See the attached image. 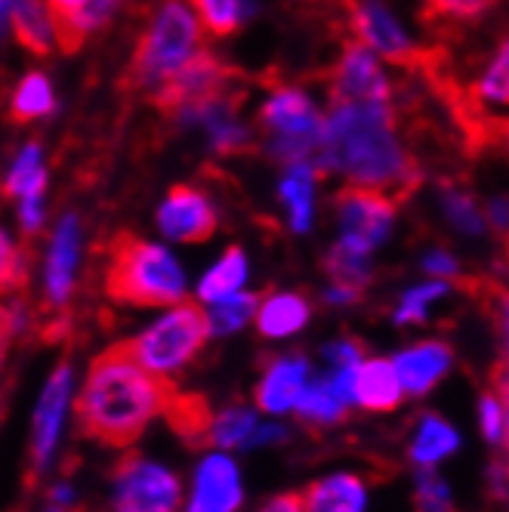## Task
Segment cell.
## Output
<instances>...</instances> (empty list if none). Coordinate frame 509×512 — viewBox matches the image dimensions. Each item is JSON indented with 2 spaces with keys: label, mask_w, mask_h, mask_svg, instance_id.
Returning <instances> with one entry per match:
<instances>
[{
  "label": "cell",
  "mask_w": 509,
  "mask_h": 512,
  "mask_svg": "<svg viewBox=\"0 0 509 512\" xmlns=\"http://www.w3.org/2000/svg\"><path fill=\"white\" fill-rule=\"evenodd\" d=\"M321 167L343 170L355 186L402 201L420 182V170L398 145L392 108L383 102H334L324 121Z\"/></svg>",
  "instance_id": "cell-1"
},
{
  "label": "cell",
  "mask_w": 509,
  "mask_h": 512,
  "mask_svg": "<svg viewBox=\"0 0 509 512\" xmlns=\"http://www.w3.org/2000/svg\"><path fill=\"white\" fill-rule=\"evenodd\" d=\"M173 395L164 377L145 371L130 349L118 343L90 364L78 398V420L99 445L124 448L136 442L158 414H167Z\"/></svg>",
  "instance_id": "cell-2"
},
{
  "label": "cell",
  "mask_w": 509,
  "mask_h": 512,
  "mask_svg": "<svg viewBox=\"0 0 509 512\" xmlns=\"http://www.w3.org/2000/svg\"><path fill=\"white\" fill-rule=\"evenodd\" d=\"M105 290L115 303L161 309L183 300L186 275L167 247L133 235H118L105 272Z\"/></svg>",
  "instance_id": "cell-3"
},
{
  "label": "cell",
  "mask_w": 509,
  "mask_h": 512,
  "mask_svg": "<svg viewBox=\"0 0 509 512\" xmlns=\"http://www.w3.org/2000/svg\"><path fill=\"white\" fill-rule=\"evenodd\" d=\"M198 47H201V31L195 13L183 4H164L155 22L139 38L127 75L139 87H161L167 78H173L179 68L201 53Z\"/></svg>",
  "instance_id": "cell-4"
},
{
  "label": "cell",
  "mask_w": 509,
  "mask_h": 512,
  "mask_svg": "<svg viewBox=\"0 0 509 512\" xmlns=\"http://www.w3.org/2000/svg\"><path fill=\"white\" fill-rule=\"evenodd\" d=\"M207 337H210L207 312H201L192 303H179L167 315H161L155 324L145 327L142 334L127 340L124 346L145 371H152L158 377H170L179 368H186L201 352Z\"/></svg>",
  "instance_id": "cell-5"
},
{
  "label": "cell",
  "mask_w": 509,
  "mask_h": 512,
  "mask_svg": "<svg viewBox=\"0 0 509 512\" xmlns=\"http://www.w3.org/2000/svg\"><path fill=\"white\" fill-rule=\"evenodd\" d=\"M235 81H238V75L229 65H223L216 56L198 53L192 62H186L173 78H167L158 87L155 102H158L161 112L183 118V115L195 112V108H201L213 99L232 96Z\"/></svg>",
  "instance_id": "cell-6"
},
{
  "label": "cell",
  "mask_w": 509,
  "mask_h": 512,
  "mask_svg": "<svg viewBox=\"0 0 509 512\" xmlns=\"http://www.w3.org/2000/svg\"><path fill=\"white\" fill-rule=\"evenodd\" d=\"M183 485L176 475L142 457H127L115 469V512H176Z\"/></svg>",
  "instance_id": "cell-7"
},
{
  "label": "cell",
  "mask_w": 509,
  "mask_h": 512,
  "mask_svg": "<svg viewBox=\"0 0 509 512\" xmlns=\"http://www.w3.org/2000/svg\"><path fill=\"white\" fill-rule=\"evenodd\" d=\"M337 213H340V244L368 256L392 226L395 198L377 189L349 186L337 195Z\"/></svg>",
  "instance_id": "cell-8"
},
{
  "label": "cell",
  "mask_w": 509,
  "mask_h": 512,
  "mask_svg": "<svg viewBox=\"0 0 509 512\" xmlns=\"http://www.w3.org/2000/svg\"><path fill=\"white\" fill-rule=\"evenodd\" d=\"M349 16V31L355 34V41L361 47H368L371 53L395 62V65H414L417 62V47L408 34L398 25V19L380 7L377 0H349L346 4Z\"/></svg>",
  "instance_id": "cell-9"
},
{
  "label": "cell",
  "mask_w": 509,
  "mask_h": 512,
  "mask_svg": "<svg viewBox=\"0 0 509 512\" xmlns=\"http://www.w3.org/2000/svg\"><path fill=\"white\" fill-rule=\"evenodd\" d=\"M68 398H71V368L68 364H59L38 398V411H34L31 460L38 469H47V463L53 460V451L59 445V432L65 423V411H68Z\"/></svg>",
  "instance_id": "cell-10"
},
{
  "label": "cell",
  "mask_w": 509,
  "mask_h": 512,
  "mask_svg": "<svg viewBox=\"0 0 509 512\" xmlns=\"http://www.w3.org/2000/svg\"><path fill=\"white\" fill-rule=\"evenodd\" d=\"M158 226L173 241L198 244V241H207L213 235L216 213L198 189L173 186L170 195L164 198L161 210H158Z\"/></svg>",
  "instance_id": "cell-11"
},
{
  "label": "cell",
  "mask_w": 509,
  "mask_h": 512,
  "mask_svg": "<svg viewBox=\"0 0 509 512\" xmlns=\"http://www.w3.org/2000/svg\"><path fill=\"white\" fill-rule=\"evenodd\" d=\"M392 90L377 65L374 53L361 44H352L334 68V102H383L389 105Z\"/></svg>",
  "instance_id": "cell-12"
},
{
  "label": "cell",
  "mask_w": 509,
  "mask_h": 512,
  "mask_svg": "<svg viewBox=\"0 0 509 512\" xmlns=\"http://www.w3.org/2000/svg\"><path fill=\"white\" fill-rule=\"evenodd\" d=\"M244 500L241 472L229 454H210L201 460L186 512H235Z\"/></svg>",
  "instance_id": "cell-13"
},
{
  "label": "cell",
  "mask_w": 509,
  "mask_h": 512,
  "mask_svg": "<svg viewBox=\"0 0 509 512\" xmlns=\"http://www.w3.org/2000/svg\"><path fill=\"white\" fill-rule=\"evenodd\" d=\"M78 250H81V229H78V219L75 216H65L56 235H53V244H50V253H47V275H44V284H47V300L62 306L71 294V284H75V269H78Z\"/></svg>",
  "instance_id": "cell-14"
},
{
  "label": "cell",
  "mask_w": 509,
  "mask_h": 512,
  "mask_svg": "<svg viewBox=\"0 0 509 512\" xmlns=\"http://www.w3.org/2000/svg\"><path fill=\"white\" fill-rule=\"evenodd\" d=\"M309 386V364L303 358H278L257 386V405L266 414H284L300 405Z\"/></svg>",
  "instance_id": "cell-15"
},
{
  "label": "cell",
  "mask_w": 509,
  "mask_h": 512,
  "mask_svg": "<svg viewBox=\"0 0 509 512\" xmlns=\"http://www.w3.org/2000/svg\"><path fill=\"white\" fill-rule=\"evenodd\" d=\"M395 371L402 380L405 392L426 395L435 383H439L451 368V349L445 343H417L395 355Z\"/></svg>",
  "instance_id": "cell-16"
},
{
  "label": "cell",
  "mask_w": 509,
  "mask_h": 512,
  "mask_svg": "<svg viewBox=\"0 0 509 512\" xmlns=\"http://www.w3.org/2000/svg\"><path fill=\"white\" fill-rule=\"evenodd\" d=\"M402 395H405V386L398 380V371L392 361L374 358L358 368L355 405L368 408V411H395L402 405Z\"/></svg>",
  "instance_id": "cell-17"
},
{
  "label": "cell",
  "mask_w": 509,
  "mask_h": 512,
  "mask_svg": "<svg viewBox=\"0 0 509 512\" xmlns=\"http://www.w3.org/2000/svg\"><path fill=\"white\" fill-rule=\"evenodd\" d=\"M303 500H306V512H365L368 491L358 475L337 472L309 485Z\"/></svg>",
  "instance_id": "cell-18"
},
{
  "label": "cell",
  "mask_w": 509,
  "mask_h": 512,
  "mask_svg": "<svg viewBox=\"0 0 509 512\" xmlns=\"http://www.w3.org/2000/svg\"><path fill=\"white\" fill-rule=\"evenodd\" d=\"M4 13L10 16L16 41L34 53V56H47L50 53V38H53V19L41 7V0H4Z\"/></svg>",
  "instance_id": "cell-19"
},
{
  "label": "cell",
  "mask_w": 509,
  "mask_h": 512,
  "mask_svg": "<svg viewBox=\"0 0 509 512\" xmlns=\"http://www.w3.org/2000/svg\"><path fill=\"white\" fill-rule=\"evenodd\" d=\"M115 7H118V0H90V4H84V7H78V10H59V13H50L59 47H62L65 53L81 50V44L90 38V31L99 28L108 16H112Z\"/></svg>",
  "instance_id": "cell-20"
},
{
  "label": "cell",
  "mask_w": 509,
  "mask_h": 512,
  "mask_svg": "<svg viewBox=\"0 0 509 512\" xmlns=\"http://www.w3.org/2000/svg\"><path fill=\"white\" fill-rule=\"evenodd\" d=\"M309 321V303L297 294H275L257 312V327L263 337H290L303 331Z\"/></svg>",
  "instance_id": "cell-21"
},
{
  "label": "cell",
  "mask_w": 509,
  "mask_h": 512,
  "mask_svg": "<svg viewBox=\"0 0 509 512\" xmlns=\"http://www.w3.org/2000/svg\"><path fill=\"white\" fill-rule=\"evenodd\" d=\"M312 198H315V167L290 164L281 179V201L294 232H306L312 223Z\"/></svg>",
  "instance_id": "cell-22"
},
{
  "label": "cell",
  "mask_w": 509,
  "mask_h": 512,
  "mask_svg": "<svg viewBox=\"0 0 509 512\" xmlns=\"http://www.w3.org/2000/svg\"><path fill=\"white\" fill-rule=\"evenodd\" d=\"M247 281V260L238 247H229L220 260L210 266V272L201 278L198 284V297L204 303H216V300H226L241 294V287Z\"/></svg>",
  "instance_id": "cell-23"
},
{
  "label": "cell",
  "mask_w": 509,
  "mask_h": 512,
  "mask_svg": "<svg viewBox=\"0 0 509 512\" xmlns=\"http://www.w3.org/2000/svg\"><path fill=\"white\" fill-rule=\"evenodd\" d=\"M167 420L173 432H179L192 448L210 445V429H213V411L207 408V401L198 395H173Z\"/></svg>",
  "instance_id": "cell-24"
},
{
  "label": "cell",
  "mask_w": 509,
  "mask_h": 512,
  "mask_svg": "<svg viewBox=\"0 0 509 512\" xmlns=\"http://www.w3.org/2000/svg\"><path fill=\"white\" fill-rule=\"evenodd\" d=\"M457 432L451 423H445L442 417L426 414L414 432V445H411V460L417 466H435L439 460H445L448 454L457 451Z\"/></svg>",
  "instance_id": "cell-25"
},
{
  "label": "cell",
  "mask_w": 509,
  "mask_h": 512,
  "mask_svg": "<svg viewBox=\"0 0 509 512\" xmlns=\"http://www.w3.org/2000/svg\"><path fill=\"white\" fill-rule=\"evenodd\" d=\"M53 108H56V96H53L50 81L41 75V71L25 75L13 93V121H19V124L38 121V118H47Z\"/></svg>",
  "instance_id": "cell-26"
},
{
  "label": "cell",
  "mask_w": 509,
  "mask_h": 512,
  "mask_svg": "<svg viewBox=\"0 0 509 512\" xmlns=\"http://www.w3.org/2000/svg\"><path fill=\"white\" fill-rule=\"evenodd\" d=\"M257 432H260L257 414L247 411V408H226L213 417L210 445H216V448H250Z\"/></svg>",
  "instance_id": "cell-27"
},
{
  "label": "cell",
  "mask_w": 509,
  "mask_h": 512,
  "mask_svg": "<svg viewBox=\"0 0 509 512\" xmlns=\"http://www.w3.org/2000/svg\"><path fill=\"white\" fill-rule=\"evenodd\" d=\"M306 423H318V426H327V423H337L343 420L346 414V401L340 398V392L334 389L331 380H315L312 386H306L300 405L294 408Z\"/></svg>",
  "instance_id": "cell-28"
},
{
  "label": "cell",
  "mask_w": 509,
  "mask_h": 512,
  "mask_svg": "<svg viewBox=\"0 0 509 512\" xmlns=\"http://www.w3.org/2000/svg\"><path fill=\"white\" fill-rule=\"evenodd\" d=\"M192 7H195L201 25L210 34H220V38L223 34H232L244 16L257 10L253 0H192Z\"/></svg>",
  "instance_id": "cell-29"
},
{
  "label": "cell",
  "mask_w": 509,
  "mask_h": 512,
  "mask_svg": "<svg viewBox=\"0 0 509 512\" xmlns=\"http://www.w3.org/2000/svg\"><path fill=\"white\" fill-rule=\"evenodd\" d=\"M44 182H47V173L41 164V145H25L22 155L10 167L7 195H16V198L44 195Z\"/></svg>",
  "instance_id": "cell-30"
},
{
  "label": "cell",
  "mask_w": 509,
  "mask_h": 512,
  "mask_svg": "<svg viewBox=\"0 0 509 512\" xmlns=\"http://www.w3.org/2000/svg\"><path fill=\"white\" fill-rule=\"evenodd\" d=\"M324 269L331 275V287H343V290H352V294H361V287L368 284V256H361L343 244H337L331 253H327Z\"/></svg>",
  "instance_id": "cell-31"
},
{
  "label": "cell",
  "mask_w": 509,
  "mask_h": 512,
  "mask_svg": "<svg viewBox=\"0 0 509 512\" xmlns=\"http://www.w3.org/2000/svg\"><path fill=\"white\" fill-rule=\"evenodd\" d=\"M257 312L260 309H257V297L253 294H235L226 300H216V303H210V312H207L210 334H216V337L235 334L238 327H244Z\"/></svg>",
  "instance_id": "cell-32"
},
{
  "label": "cell",
  "mask_w": 509,
  "mask_h": 512,
  "mask_svg": "<svg viewBox=\"0 0 509 512\" xmlns=\"http://www.w3.org/2000/svg\"><path fill=\"white\" fill-rule=\"evenodd\" d=\"M448 294V284L445 281H429V284H420V287H411L408 294L402 297L395 309V321L398 324H414V321H423L426 318V309L429 303L442 300Z\"/></svg>",
  "instance_id": "cell-33"
},
{
  "label": "cell",
  "mask_w": 509,
  "mask_h": 512,
  "mask_svg": "<svg viewBox=\"0 0 509 512\" xmlns=\"http://www.w3.org/2000/svg\"><path fill=\"white\" fill-rule=\"evenodd\" d=\"M445 210L451 216V223L466 232V235H482L485 232V213L476 207L469 195H460V192H448L445 195Z\"/></svg>",
  "instance_id": "cell-34"
},
{
  "label": "cell",
  "mask_w": 509,
  "mask_h": 512,
  "mask_svg": "<svg viewBox=\"0 0 509 512\" xmlns=\"http://www.w3.org/2000/svg\"><path fill=\"white\" fill-rule=\"evenodd\" d=\"M479 99L482 102H500L509 105V59L503 53H497V59L491 62V68L485 71V78L479 81Z\"/></svg>",
  "instance_id": "cell-35"
},
{
  "label": "cell",
  "mask_w": 509,
  "mask_h": 512,
  "mask_svg": "<svg viewBox=\"0 0 509 512\" xmlns=\"http://www.w3.org/2000/svg\"><path fill=\"white\" fill-rule=\"evenodd\" d=\"M451 494L448 485L435 472H420L417 475V509L420 512H448Z\"/></svg>",
  "instance_id": "cell-36"
},
{
  "label": "cell",
  "mask_w": 509,
  "mask_h": 512,
  "mask_svg": "<svg viewBox=\"0 0 509 512\" xmlns=\"http://www.w3.org/2000/svg\"><path fill=\"white\" fill-rule=\"evenodd\" d=\"M494 4L497 0H426V7L435 16H451V19H476Z\"/></svg>",
  "instance_id": "cell-37"
},
{
  "label": "cell",
  "mask_w": 509,
  "mask_h": 512,
  "mask_svg": "<svg viewBox=\"0 0 509 512\" xmlns=\"http://www.w3.org/2000/svg\"><path fill=\"white\" fill-rule=\"evenodd\" d=\"M482 432L494 445L506 438V405H503L500 395H485L482 398Z\"/></svg>",
  "instance_id": "cell-38"
},
{
  "label": "cell",
  "mask_w": 509,
  "mask_h": 512,
  "mask_svg": "<svg viewBox=\"0 0 509 512\" xmlns=\"http://www.w3.org/2000/svg\"><path fill=\"white\" fill-rule=\"evenodd\" d=\"M28 275V260L19 247H13V241L4 235V287H22Z\"/></svg>",
  "instance_id": "cell-39"
},
{
  "label": "cell",
  "mask_w": 509,
  "mask_h": 512,
  "mask_svg": "<svg viewBox=\"0 0 509 512\" xmlns=\"http://www.w3.org/2000/svg\"><path fill=\"white\" fill-rule=\"evenodd\" d=\"M472 133H476L482 142L488 145H497V149H506L509 152V118H494V121H479L476 127H472Z\"/></svg>",
  "instance_id": "cell-40"
},
{
  "label": "cell",
  "mask_w": 509,
  "mask_h": 512,
  "mask_svg": "<svg viewBox=\"0 0 509 512\" xmlns=\"http://www.w3.org/2000/svg\"><path fill=\"white\" fill-rule=\"evenodd\" d=\"M19 223H22L25 232H38L44 226V201H41V195L22 198V204H19Z\"/></svg>",
  "instance_id": "cell-41"
},
{
  "label": "cell",
  "mask_w": 509,
  "mask_h": 512,
  "mask_svg": "<svg viewBox=\"0 0 509 512\" xmlns=\"http://www.w3.org/2000/svg\"><path fill=\"white\" fill-rule=\"evenodd\" d=\"M327 358H331L334 368H352V364H361V346L352 340H343L337 346H327Z\"/></svg>",
  "instance_id": "cell-42"
},
{
  "label": "cell",
  "mask_w": 509,
  "mask_h": 512,
  "mask_svg": "<svg viewBox=\"0 0 509 512\" xmlns=\"http://www.w3.org/2000/svg\"><path fill=\"white\" fill-rule=\"evenodd\" d=\"M423 269L432 272V275H439V278H454L457 275V260H454V256H448V253H442V250H435V253L426 256Z\"/></svg>",
  "instance_id": "cell-43"
},
{
  "label": "cell",
  "mask_w": 509,
  "mask_h": 512,
  "mask_svg": "<svg viewBox=\"0 0 509 512\" xmlns=\"http://www.w3.org/2000/svg\"><path fill=\"white\" fill-rule=\"evenodd\" d=\"M497 315H500V331H503V352H506V368H503V374H500V380L503 383H509V290L506 294H500V300H497Z\"/></svg>",
  "instance_id": "cell-44"
},
{
  "label": "cell",
  "mask_w": 509,
  "mask_h": 512,
  "mask_svg": "<svg viewBox=\"0 0 509 512\" xmlns=\"http://www.w3.org/2000/svg\"><path fill=\"white\" fill-rule=\"evenodd\" d=\"M260 512H306V500L303 494H278Z\"/></svg>",
  "instance_id": "cell-45"
},
{
  "label": "cell",
  "mask_w": 509,
  "mask_h": 512,
  "mask_svg": "<svg viewBox=\"0 0 509 512\" xmlns=\"http://www.w3.org/2000/svg\"><path fill=\"white\" fill-rule=\"evenodd\" d=\"M488 223L500 232H509V201L497 198L491 207H488Z\"/></svg>",
  "instance_id": "cell-46"
},
{
  "label": "cell",
  "mask_w": 509,
  "mask_h": 512,
  "mask_svg": "<svg viewBox=\"0 0 509 512\" xmlns=\"http://www.w3.org/2000/svg\"><path fill=\"white\" fill-rule=\"evenodd\" d=\"M90 4V0H50V13H59V10H78Z\"/></svg>",
  "instance_id": "cell-47"
},
{
  "label": "cell",
  "mask_w": 509,
  "mask_h": 512,
  "mask_svg": "<svg viewBox=\"0 0 509 512\" xmlns=\"http://www.w3.org/2000/svg\"><path fill=\"white\" fill-rule=\"evenodd\" d=\"M500 53H503V56H506V59H509V38H506V41H503V47H500Z\"/></svg>",
  "instance_id": "cell-48"
}]
</instances>
